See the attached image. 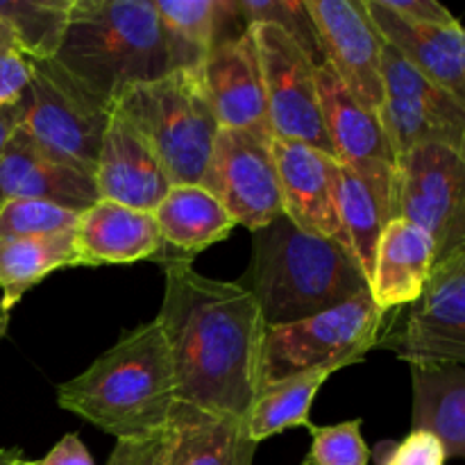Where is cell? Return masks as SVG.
Segmentation results:
<instances>
[{"label": "cell", "instance_id": "cell-1", "mask_svg": "<svg viewBox=\"0 0 465 465\" xmlns=\"http://www.w3.org/2000/svg\"><path fill=\"white\" fill-rule=\"evenodd\" d=\"M166 284L154 321L166 336L177 400L248 416L259 384L266 322L239 282L200 275L191 262L163 263Z\"/></svg>", "mask_w": 465, "mask_h": 465}, {"label": "cell", "instance_id": "cell-2", "mask_svg": "<svg viewBox=\"0 0 465 465\" xmlns=\"http://www.w3.org/2000/svg\"><path fill=\"white\" fill-rule=\"evenodd\" d=\"M53 62L109 112L127 89L182 68L154 0H73Z\"/></svg>", "mask_w": 465, "mask_h": 465}, {"label": "cell", "instance_id": "cell-3", "mask_svg": "<svg viewBox=\"0 0 465 465\" xmlns=\"http://www.w3.org/2000/svg\"><path fill=\"white\" fill-rule=\"evenodd\" d=\"M177 400L166 336L157 321L125 331L84 372L57 389V404L118 439L162 434Z\"/></svg>", "mask_w": 465, "mask_h": 465}, {"label": "cell", "instance_id": "cell-4", "mask_svg": "<svg viewBox=\"0 0 465 465\" xmlns=\"http://www.w3.org/2000/svg\"><path fill=\"white\" fill-rule=\"evenodd\" d=\"M239 284L257 300L266 327L304 321L371 291L345 245L300 230L284 213L252 232L250 266Z\"/></svg>", "mask_w": 465, "mask_h": 465}, {"label": "cell", "instance_id": "cell-5", "mask_svg": "<svg viewBox=\"0 0 465 465\" xmlns=\"http://www.w3.org/2000/svg\"><path fill=\"white\" fill-rule=\"evenodd\" d=\"M114 112L143 136L173 184H203L221 127L195 68H180L132 86Z\"/></svg>", "mask_w": 465, "mask_h": 465}, {"label": "cell", "instance_id": "cell-6", "mask_svg": "<svg viewBox=\"0 0 465 465\" xmlns=\"http://www.w3.org/2000/svg\"><path fill=\"white\" fill-rule=\"evenodd\" d=\"M384 316L368 291L304 321L266 327L259 386L302 372H336L363 361L381 341Z\"/></svg>", "mask_w": 465, "mask_h": 465}, {"label": "cell", "instance_id": "cell-7", "mask_svg": "<svg viewBox=\"0 0 465 465\" xmlns=\"http://www.w3.org/2000/svg\"><path fill=\"white\" fill-rule=\"evenodd\" d=\"M112 112L84 94L53 59H32L21 127L53 157L95 175Z\"/></svg>", "mask_w": 465, "mask_h": 465}, {"label": "cell", "instance_id": "cell-8", "mask_svg": "<svg viewBox=\"0 0 465 465\" xmlns=\"http://www.w3.org/2000/svg\"><path fill=\"white\" fill-rule=\"evenodd\" d=\"M393 180L395 218L413 223L430 236L436 263L463 254L465 159L440 145H418L398 154Z\"/></svg>", "mask_w": 465, "mask_h": 465}, {"label": "cell", "instance_id": "cell-9", "mask_svg": "<svg viewBox=\"0 0 465 465\" xmlns=\"http://www.w3.org/2000/svg\"><path fill=\"white\" fill-rule=\"evenodd\" d=\"M250 35L257 45L272 139L312 145L334 157L318 98L316 64L272 23H254Z\"/></svg>", "mask_w": 465, "mask_h": 465}, {"label": "cell", "instance_id": "cell-10", "mask_svg": "<svg viewBox=\"0 0 465 465\" xmlns=\"http://www.w3.org/2000/svg\"><path fill=\"white\" fill-rule=\"evenodd\" d=\"M386 100L380 118L395 154L440 145L465 159V104L422 77L389 41L381 50Z\"/></svg>", "mask_w": 465, "mask_h": 465}, {"label": "cell", "instance_id": "cell-11", "mask_svg": "<svg viewBox=\"0 0 465 465\" xmlns=\"http://www.w3.org/2000/svg\"><path fill=\"white\" fill-rule=\"evenodd\" d=\"M377 348L407 363L465 366V252L436 263L420 298Z\"/></svg>", "mask_w": 465, "mask_h": 465}, {"label": "cell", "instance_id": "cell-12", "mask_svg": "<svg viewBox=\"0 0 465 465\" xmlns=\"http://www.w3.org/2000/svg\"><path fill=\"white\" fill-rule=\"evenodd\" d=\"M212 191L236 225L257 232L284 213L272 141L250 132L221 130L204 173Z\"/></svg>", "mask_w": 465, "mask_h": 465}, {"label": "cell", "instance_id": "cell-13", "mask_svg": "<svg viewBox=\"0 0 465 465\" xmlns=\"http://www.w3.org/2000/svg\"><path fill=\"white\" fill-rule=\"evenodd\" d=\"M321 44L322 64L336 73L350 94L380 112L386 100L381 77L384 36L366 0H304Z\"/></svg>", "mask_w": 465, "mask_h": 465}, {"label": "cell", "instance_id": "cell-14", "mask_svg": "<svg viewBox=\"0 0 465 465\" xmlns=\"http://www.w3.org/2000/svg\"><path fill=\"white\" fill-rule=\"evenodd\" d=\"M195 75L221 130L250 132L272 141L266 91L250 27L213 45L195 68Z\"/></svg>", "mask_w": 465, "mask_h": 465}, {"label": "cell", "instance_id": "cell-15", "mask_svg": "<svg viewBox=\"0 0 465 465\" xmlns=\"http://www.w3.org/2000/svg\"><path fill=\"white\" fill-rule=\"evenodd\" d=\"M284 216L300 230L345 245L336 204L339 162L312 145L272 139Z\"/></svg>", "mask_w": 465, "mask_h": 465}, {"label": "cell", "instance_id": "cell-16", "mask_svg": "<svg viewBox=\"0 0 465 465\" xmlns=\"http://www.w3.org/2000/svg\"><path fill=\"white\" fill-rule=\"evenodd\" d=\"M44 200L82 213L98 203L95 177L41 150L18 123L0 154V203Z\"/></svg>", "mask_w": 465, "mask_h": 465}, {"label": "cell", "instance_id": "cell-17", "mask_svg": "<svg viewBox=\"0 0 465 465\" xmlns=\"http://www.w3.org/2000/svg\"><path fill=\"white\" fill-rule=\"evenodd\" d=\"M94 177L100 198L141 212H154L173 186L153 148L116 112L104 130Z\"/></svg>", "mask_w": 465, "mask_h": 465}, {"label": "cell", "instance_id": "cell-18", "mask_svg": "<svg viewBox=\"0 0 465 465\" xmlns=\"http://www.w3.org/2000/svg\"><path fill=\"white\" fill-rule=\"evenodd\" d=\"M336 204L345 243L371 284L381 234L395 221V180L389 163H339Z\"/></svg>", "mask_w": 465, "mask_h": 465}, {"label": "cell", "instance_id": "cell-19", "mask_svg": "<svg viewBox=\"0 0 465 465\" xmlns=\"http://www.w3.org/2000/svg\"><path fill=\"white\" fill-rule=\"evenodd\" d=\"M257 445L243 418L177 402L163 427L162 465H252Z\"/></svg>", "mask_w": 465, "mask_h": 465}, {"label": "cell", "instance_id": "cell-20", "mask_svg": "<svg viewBox=\"0 0 465 465\" xmlns=\"http://www.w3.org/2000/svg\"><path fill=\"white\" fill-rule=\"evenodd\" d=\"M75 245L82 266L134 263L163 254V239L153 212L103 200L80 213Z\"/></svg>", "mask_w": 465, "mask_h": 465}, {"label": "cell", "instance_id": "cell-21", "mask_svg": "<svg viewBox=\"0 0 465 465\" xmlns=\"http://www.w3.org/2000/svg\"><path fill=\"white\" fill-rule=\"evenodd\" d=\"M381 36L420 73L465 104V30L457 25H409L381 7L380 0H366Z\"/></svg>", "mask_w": 465, "mask_h": 465}, {"label": "cell", "instance_id": "cell-22", "mask_svg": "<svg viewBox=\"0 0 465 465\" xmlns=\"http://www.w3.org/2000/svg\"><path fill=\"white\" fill-rule=\"evenodd\" d=\"M316 77L325 130L336 162L345 166L372 162L395 166L398 154L391 145L380 112L350 94L327 64L316 68Z\"/></svg>", "mask_w": 465, "mask_h": 465}, {"label": "cell", "instance_id": "cell-23", "mask_svg": "<svg viewBox=\"0 0 465 465\" xmlns=\"http://www.w3.org/2000/svg\"><path fill=\"white\" fill-rule=\"evenodd\" d=\"M436 263L430 236L413 223L395 218L377 243L371 295L384 313L409 307L420 298Z\"/></svg>", "mask_w": 465, "mask_h": 465}, {"label": "cell", "instance_id": "cell-24", "mask_svg": "<svg viewBox=\"0 0 465 465\" xmlns=\"http://www.w3.org/2000/svg\"><path fill=\"white\" fill-rule=\"evenodd\" d=\"M153 213L163 239L162 263H193L195 254L225 241L236 227L221 200L203 184H173Z\"/></svg>", "mask_w": 465, "mask_h": 465}, {"label": "cell", "instance_id": "cell-25", "mask_svg": "<svg viewBox=\"0 0 465 465\" xmlns=\"http://www.w3.org/2000/svg\"><path fill=\"white\" fill-rule=\"evenodd\" d=\"M413 386L411 430L443 443L448 459H465V366L409 363Z\"/></svg>", "mask_w": 465, "mask_h": 465}, {"label": "cell", "instance_id": "cell-26", "mask_svg": "<svg viewBox=\"0 0 465 465\" xmlns=\"http://www.w3.org/2000/svg\"><path fill=\"white\" fill-rule=\"evenodd\" d=\"M154 7L175 41L182 68H198L213 45L248 30L239 0H154Z\"/></svg>", "mask_w": 465, "mask_h": 465}, {"label": "cell", "instance_id": "cell-27", "mask_svg": "<svg viewBox=\"0 0 465 465\" xmlns=\"http://www.w3.org/2000/svg\"><path fill=\"white\" fill-rule=\"evenodd\" d=\"M82 266L75 232L30 239H0V313H12L18 300L59 268Z\"/></svg>", "mask_w": 465, "mask_h": 465}, {"label": "cell", "instance_id": "cell-28", "mask_svg": "<svg viewBox=\"0 0 465 465\" xmlns=\"http://www.w3.org/2000/svg\"><path fill=\"white\" fill-rule=\"evenodd\" d=\"M331 375L334 372L330 371H313L259 386L257 398L245 416L250 439L262 443L291 427H312V404Z\"/></svg>", "mask_w": 465, "mask_h": 465}, {"label": "cell", "instance_id": "cell-29", "mask_svg": "<svg viewBox=\"0 0 465 465\" xmlns=\"http://www.w3.org/2000/svg\"><path fill=\"white\" fill-rule=\"evenodd\" d=\"M73 0H0V18L30 59H53L62 45Z\"/></svg>", "mask_w": 465, "mask_h": 465}, {"label": "cell", "instance_id": "cell-30", "mask_svg": "<svg viewBox=\"0 0 465 465\" xmlns=\"http://www.w3.org/2000/svg\"><path fill=\"white\" fill-rule=\"evenodd\" d=\"M80 213L44 200L0 203V239H30L75 232Z\"/></svg>", "mask_w": 465, "mask_h": 465}, {"label": "cell", "instance_id": "cell-31", "mask_svg": "<svg viewBox=\"0 0 465 465\" xmlns=\"http://www.w3.org/2000/svg\"><path fill=\"white\" fill-rule=\"evenodd\" d=\"M239 14L248 27L254 23H272V25L282 27L312 57L316 66H322L318 32L304 3H298V0H239Z\"/></svg>", "mask_w": 465, "mask_h": 465}, {"label": "cell", "instance_id": "cell-32", "mask_svg": "<svg viewBox=\"0 0 465 465\" xmlns=\"http://www.w3.org/2000/svg\"><path fill=\"white\" fill-rule=\"evenodd\" d=\"M312 450L302 465H368L371 450L361 434V420L331 427H309Z\"/></svg>", "mask_w": 465, "mask_h": 465}, {"label": "cell", "instance_id": "cell-33", "mask_svg": "<svg viewBox=\"0 0 465 465\" xmlns=\"http://www.w3.org/2000/svg\"><path fill=\"white\" fill-rule=\"evenodd\" d=\"M32 77V59L12 27L0 18V109L21 103Z\"/></svg>", "mask_w": 465, "mask_h": 465}, {"label": "cell", "instance_id": "cell-34", "mask_svg": "<svg viewBox=\"0 0 465 465\" xmlns=\"http://www.w3.org/2000/svg\"><path fill=\"white\" fill-rule=\"evenodd\" d=\"M445 461L448 454L434 434L425 430H411L381 465H445Z\"/></svg>", "mask_w": 465, "mask_h": 465}, {"label": "cell", "instance_id": "cell-35", "mask_svg": "<svg viewBox=\"0 0 465 465\" xmlns=\"http://www.w3.org/2000/svg\"><path fill=\"white\" fill-rule=\"evenodd\" d=\"M381 7L409 25H457L448 7L436 0H380Z\"/></svg>", "mask_w": 465, "mask_h": 465}, {"label": "cell", "instance_id": "cell-36", "mask_svg": "<svg viewBox=\"0 0 465 465\" xmlns=\"http://www.w3.org/2000/svg\"><path fill=\"white\" fill-rule=\"evenodd\" d=\"M163 431L143 439H118L107 465H162Z\"/></svg>", "mask_w": 465, "mask_h": 465}, {"label": "cell", "instance_id": "cell-37", "mask_svg": "<svg viewBox=\"0 0 465 465\" xmlns=\"http://www.w3.org/2000/svg\"><path fill=\"white\" fill-rule=\"evenodd\" d=\"M18 465H95L89 450L77 434H66L39 461H18Z\"/></svg>", "mask_w": 465, "mask_h": 465}, {"label": "cell", "instance_id": "cell-38", "mask_svg": "<svg viewBox=\"0 0 465 465\" xmlns=\"http://www.w3.org/2000/svg\"><path fill=\"white\" fill-rule=\"evenodd\" d=\"M18 123H21V103H16L14 107L0 109V154H3L5 145H7L12 132L18 127Z\"/></svg>", "mask_w": 465, "mask_h": 465}, {"label": "cell", "instance_id": "cell-39", "mask_svg": "<svg viewBox=\"0 0 465 465\" xmlns=\"http://www.w3.org/2000/svg\"><path fill=\"white\" fill-rule=\"evenodd\" d=\"M21 459V450H0V465H18Z\"/></svg>", "mask_w": 465, "mask_h": 465}, {"label": "cell", "instance_id": "cell-40", "mask_svg": "<svg viewBox=\"0 0 465 465\" xmlns=\"http://www.w3.org/2000/svg\"><path fill=\"white\" fill-rule=\"evenodd\" d=\"M9 318H12V313H0V341H3L5 334H7Z\"/></svg>", "mask_w": 465, "mask_h": 465}]
</instances>
